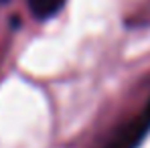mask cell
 Returning <instances> with one entry per match:
<instances>
[{"instance_id": "cell-1", "label": "cell", "mask_w": 150, "mask_h": 148, "mask_svg": "<svg viewBox=\"0 0 150 148\" xmlns=\"http://www.w3.org/2000/svg\"><path fill=\"white\" fill-rule=\"evenodd\" d=\"M150 130V103L146 106L144 114L138 118V122H134L126 132L120 134V138H116L108 148H134L142 138L144 134Z\"/></svg>"}, {"instance_id": "cell-2", "label": "cell", "mask_w": 150, "mask_h": 148, "mask_svg": "<svg viewBox=\"0 0 150 148\" xmlns=\"http://www.w3.org/2000/svg\"><path fill=\"white\" fill-rule=\"evenodd\" d=\"M26 4H28L33 16H37L39 21H47L63 8L65 0H26Z\"/></svg>"}, {"instance_id": "cell-3", "label": "cell", "mask_w": 150, "mask_h": 148, "mask_svg": "<svg viewBox=\"0 0 150 148\" xmlns=\"http://www.w3.org/2000/svg\"><path fill=\"white\" fill-rule=\"evenodd\" d=\"M2 2H6V0H0V4H2Z\"/></svg>"}]
</instances>
